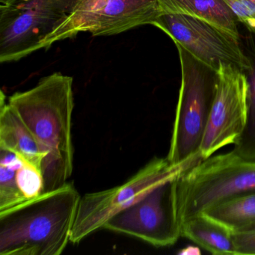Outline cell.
I'll use <instances>...</instances> for the list:
<instances>
[{
	"instance_id": "cell-19",
	"label": "cell",
	"mask_w": 255,
	"mask_h": 255,
	"mask_svg": "<svg viewBox=\"0 0 255 255\" xmlns=\"http://www.w3.org/2000/svg\"><path fill=\"white\" fill-rule=\"evenodd\" d=\"M237 255H255V231L232 233Z\"/></svg>"
},
{
	"instance_id": "cell-10",
	"label": "cell",
	"mask_w": 255,
	"mask_h": 255,
	"mask_svg": "<svg viewBox=\"0 0 255 255\" xmlns=\"http://www.w3.org/2000/svg\"><path fill=\"white\" fill-rule=\"evenodd\" d=\"M152 26L215 72L221 62L234 64L245 72L250 68L242 43L206 22L184 14L162 13Z\"/></svg>"
},
{
	"instance_id": "cell-5",
	"label": "cell",
	"mask_w": 255,
	"mask_h": 255,
	"mask_svg": "<svg viewBox=\"0 0 255 255\" xmlns=\"http://www.w3.org/2000/svg\"><path fill=\"white\" fill-rule=\"evenodd\" d=\"M187 168L174 166L167 158H154L124 184L86 194L80 198L71 242L78 244L102 229L107 221L141 199L153 188L174 178Z\"/></svg>"
},
{
	"instance_id": "cell-21",
	"label": "cell",
	"mask_w": 255,
	"mask_h": 255,
	"mask_svg": "<svg viewBox=\"0 0 255 255\" xmlns=\"http://www.w3.org/2000/svg\"><path fill=\"white\" fill-rule=\"evenodd\" d=\"M255 231V222L248 226L245 227L243 229L240 230L238 231ZM237 232V231H235Z\"/></svg>"
},
{
	"instance_id": "cell-8",
	"label": "cell",
	"mask_w": 255,
	"mask_h": 255,
	"mask_svg": "<svg viewBox=\"0 0 255 255\" xmlns=\"http://www.w3.org/2000/svg\"><path fill=\"white\" fill-rule=\"evenodd\" d=\"M216 77V95L200 148L201 159L235 144L247 122L249 83L245 71L234 64L221 62Z\"/></svg>"
},
{
	"instance_id": "cell-2",
	"label": "cell",
	"mask_w": 255,
	"mask_h": 255,
	"mask_svg": "<svg viewBox=\"0 0 255 255\" xmlns=\"http://www.w3.org/2000/svg\"><path fill=\"white\" fill-rule=\"evenodd\" d=\"M80 198L67 183L0 211V255H61L71 242Z\"/></svg>"
},
{
	"instance_id": "cell-3",
	"label": "cell",
	"mask_w": 255,
	"mask_h": 255,
	"mask_svg": "<svg viewBox=\"0 0 255 255\" xmlns=\"http://www.w3.org/2000/svg\"><path fill=\"white\" fill-rule=\"evenodd\" d=\"M255 192V161L234 151L211 156L183 171L173 181V204L180 228L222 203Z\"/></svg>"
},
{
	"instance_id": "cell-12",
	"label": "cell",
	"mask_w": 255,
	"mask_h": 255,
	"mask_svg": "<svg viewBox=\"0 0 255 255\" xmlns=\"http://www.w3.org/2000/svg\"><path fill=\"white\" fill-rule=\"evenodd\" d=\"M161 14H180L209 23L241 43L239 21L223 0H159Z\"/></svg>"
},
{
	"instance_id": "cell-22",
	"label": "cell",
	"mask_w": 255,
	"mask_h": 255,
	"mask_svg": "<svg viewBox=\"0 0 255 255\" xmlns=\"http://www.w3.org/2000/svg\"><path fill=\"white\" fill-rule=\"evenodd\" d=\"M27 1H29V0H20L18 2H27Z\"/></svg>"
},
{
	"instance_id": "cell-20",
	"label": "cell",
	"mask_w": 255,
	"mask_h": 255,
	"mask_svg": "<svg viewBox=\"0 0 255 255\" xmlns=\"http://www.w3.org/2000/svg\"><path fill=\"white\" fill-rule=\"evenodd\" d=\"M20 0H0V6H9L14 5Z\"/></svg>"
},
{
	"instance_id": "cell-4",
	"label": "cell",
	"mask_w": 255,
	"mask_h": 255,
	"mask_svg": "<svg viewBox=\"0 0 255 255\" xmlns=\"http://www.w3.org/2000/svg\"><path fill=\"white\" fill-rule=\"evenodd\" d=\"M181 68V84L167 159L189 168L201 159L200 148L216 95V72L175 44Z\"/></svg>"
},
{
	"instance_id": "cell-9",
	"label": "cell",
	"mask_w": 255,
	"mask_h": 255,
	"mask_svg": "<svg viewBox=\"0 0 255 255\" xmlns=\"http://www.w3.org/2000/svg\"><path fill=\"white\" fill-rule=\"evenodd\" d=\"M174 178L158 185L112 217L103 229L132 236L156 247L175 244L181 234L173 204Z\"/></svg>"
},
{
	"instance_id": "cell-11",
	"label": "cell",
	"mask_w": 255,
	"mask_h": 255,
	"mask_svg": "<svg viewBox=\"0 0 255 255\" xmlns=\"http://www.w3.org/2000/svg\"><path fill=\"white\" fill-rule=\"evenodd\" d=\"M1 92L0 105V148L13 152L23 162L41 172L45 158L38 141L17 113L5 101Z\"/></svg>"
},
{
	"instance_id": "cell-1",
	"label": "cell",
	"mask_w": 255,
	"mask_h": 255,
	"mask_svg": "<svg viewBox=\"0 0 255 255\" xmlns=\"http://www.w3.org/2000/svg\"><path fill=\"white\" fill-rule=\"evenodd\" d=\"M73 81L69 76L53 73L8 99L45 153L41 165L43 193L63 187L72 174Z\"/></svg>"
},
{
	"instance_id": "cell-14",
	"label": "cell",
	"mask_w": 255,
	"mask_h": 255,
	"mask_svg": "<svg viewBox=\"0 0 255 255\" xmlns=\"http://www.w3.org/2000/svg\"><path fill=\"white\" fill-rule=\"evenodd\" d=\"M243 47L251 65L245 72L249 83L248 117L246 128L234 144L233 151L246 160L255 161V35L249 32Z\"/></svg>"
},
{
	"instance_id": "cell-15",
	"label": "cell",
	"mask_w": 255,
	"mask_h": 255,
	"mask_svg": "<svg viewBox=\"0 0 255 255\" xmlns=\"http://www.w3.org/2000/svg\"><path fill=\"white\" fill-rule=\"evenodd\" d=\"M202 214L234 232L240 231L255 222V192L222 203Z\"/></svg>"
},
{
	"instance_id": "cell-6",
	"label": "cell",
	"mask_w": 255,
	"mask_h": 255,
	"mask_svg": "<svg viewBox=\"0 0 255 255\" xmlns=\"http://www.w3.org/2000/svg\"><path fill=\"white\" fill-rule=\"evenodd\" d=\"M80 0H29L0 6V62H16L41 50L43 41Z\"/></svg>"
},
{
	"instance_id": "cell-16",
	"label": "cell",
	"mask_w": 255,
	"mask_h": 255,
	"mask_svg": "<svg viewBox=\"0 0 255 255\" xmlns=\"http://www.w3.org/2000/svg\"><path fill=\"white\" fill-rule=\"evenodd\" d=\"M17 186L16 170L0 165V211L27 201Z\"/></svg>"
},
{
	"instance_id": "cell-17",
	"label": "cell",
	"mask_w": 255,
	"mask_h": 255,
	"mask_svg": "<svg viewBox=\"0 0 255 255\" xmlns=\"http://www.w3.org/2000/svg\"><path fill=\"white\" fill-rule=\"evenodd\" d=\"M16 180L26 199H32L43 193L44 183L41 171L26 162H23L16 171Z\"/></svg>"
},
{
	"instance_id": "cell-7",
	"label": "cell",
	"mask_w": 255,
	"mask_h": 255,
	"mask_svg": "<svg viewBox=\"0 0 255 255\" xmlns=\"http://www.w3.org/2000/svg\"><path fill=\"white\" fill-rule=\"evenodd\" d=\"M161 14L159 0H80L68 18L43 41L41 49L73 38L80 32L111 36L144 25Z\"/></svg>"
},
{
	"instance_id": "cell-13",
	"label": "cell",
	"mask_w": 255,
	"mask_h": 255,
	"mask_svg": "<svg viewBox=\"0 0 255 255\" xmlns=\"http://www.w3.org/2000/svg\"><path fill=\"white\" fill-rule=\"evenodd\" d=\"M233 231L204 214H200L182 225L181 237L196 243L216 255H237Z\"/></svg>"
},
{
	"instance_id": "cell-18",
	"label": "cell",
	"mask_w": 255,
	"mask_h": 255,
	"mask_svg": "<svg viewBox=\"0 0 255 255\" xmlns=\"http://www.w3.org/2000/svg\"><path fill=\"white\" fill-rule=\"evenodd\" d=\"M237 17L239 23L255 35V0H223Z\"/></svg>"
}]
</instances>
